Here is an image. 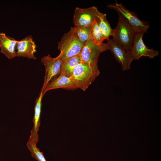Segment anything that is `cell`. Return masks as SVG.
I'll use <instances>...</instances> for the list:
<instances>
[{"label":"cell","mask_w":161,"mask_h":161,"mask_svg":"<svg viewBox=\"0 0 161 161\" xmlns=\"http://www.w3.org/2000/svg\"><path fill=\"white\" fill-rule=\"evenodd\" d=\"M100 73L98 66L81 62L75 68L70 78L77 88L85 91Z\"/></svg>","instance_id":"obj_1"},{"label":"cell","mask_w":161,"mask_h":161,"mask_svg":"<svg viewBox=\"0 0 161 161\" xmlns=\"http://www.w3.org/2000/svg\"><path fill=\"white\" fill-rule=\"evenodd\" d=\"M116 27L113 29L112 39L127 51L130 52L136 32L126 20L121 15Z\"/></svg>","instance_id":"obj_2"},{"label":"cell","mask_w":161,"mask_h":161,"mask_svg":"<svg viewBox=\"0 0 161 161\" xmlns=\"http://www.w3.org/2000/svg\"><path fill=\"white\" fill-rule=\"evenodd\" d=\"M84 44L80 41L69 30L63 36L58 43V49L60 53L57 57L63 61L80 54Z\"/></svg>","instance_id":"obj_3"},{"label":"cell","mask_w":161,"mask_h":161,"mask_svg":"<svg viewBox=\"0 0 161 161\" xmlns=\"http://www.w3.org/2000/svg\"><path fill=\"white\" fill-rule=\"evenodd\" d=\"M106 50V43H103L97 45L89 39L84 44L79 54L81 62L91 66H97L100 54Z\"/></svg>","instance_id":"obj_4"},{"label":"cell","mask_w":161,"mask_h":161,"mask_svg":"<svg viewBox=\"0 0 161 161\" xmlns=\"http://www.w3.org/2000/svg\"><path fill=\"white\" fill-rule=\"evenodd\" d=\"M108 8L116 10L122 16L128 21L134 29L136 33H145L149 27L148 21L140 20L136 13L128 10L121 4L117 1L114 4H109L107 5Z\"/></svg>","instance_id":"obj_5"},{"label":"cell","mask_w":161,"mask_h":161,"mask_svg":"<svg viewBox=\"0 0 161 161\" xmlns=\"http://www.w3.org/2000/svg\"><path fill=\"white\" fill-rule=\"evenodd\" d=\"M63 62L57 57H51L50 54L44 56L41 58V62L44 65L45 70L42 86L43 90L49 82L60 74Z\"/></svg>","instance_id":"obj_6"},{"label":"cell","mask_w":161,"mask_h":161,"mask_svg":"<svg viewBox=\"0 0 161 161\" xmlns=\"http://www.w3.org/2000/svg\"><path fill=\"white\" fill-rule=\"evenodd\" d=\"M99 12L97 8L94 6L86 8L76 7L73 18V23L75 26H91L96 21Z\"/></svg>","instance_id":"obj_7"},{"label":"cell","mask_w":161,"mask_h":161,"mask_svg":"<svg viewBox=\"0 0 161 161\" xmlns=\"http://www.w3.org/2000/svg\"><path fill=\"white\" fill-rule=\"evenodd\" d=\"M106 43L107 50L114 55L115 59L120 64L122 70L129 69L133 60L131 53L126 50L112 39L107 40Z\"/></svg>","instance_id":"obj_8"},{"label":"cell","mask_w":161,"mask_h":161,"mask_svg":"<svg viewBox=\"0 0 161 161\" xmlns=\"http://www.w3.org/2000/svg\"><path fill=\"white\" fill-rule=\"evenodd\" d=\"M144 33L139 32L135 34L131 51L133 60H138L142 56L153 58L158 55V51L149 49L145 45L143 39Z\"/></svg>","instance_id":"obj_9"},{"label":"cell","mask_w":161,"mask_h":161,"mask_svg":"<svg viewBox=\"0 0 161 161\" xmlns=\"http://www.w3.org/2000/svg\"><path fill=\"white\" fill-rule=\"evenodd\" d=\"M36 46L31 35L18 41L16 48V56L36 59L34 53L36 52Z\"/></svg>","instance_id":"obj_10"},{"label":"cell","mask_w":161,"mask_h":161,"mask_svg":"<svg viewBox=\"0 0 161 161\" xmlns=\"http://www.w3.org/2000/svg\"><path fill=\"white\" fill-rule=\"evenodd\" d=\"M43 89V88H42L39 95L35 101L34 114L32 120L33 126L31 131V134L28 141L36 145L38 140V132L40 124V118L41 107L42 104V100L44 95Z\"/></svg>","instance_id":"obj_11"},{"label":"cell","mask_w":161,"mask_h":161,"mask_svg":"<svg viewBox=\"0 0 161 161\" xmlns=\"http://www.w3.org/2000/svg\"><path fill=\"white\" fill-rule=\"evenodd\" d=\"M18 40L0 32V48L1 52L9 59L16 57V48Z\"/></svg>","instance_id":"obj_12"},{"label":"cell","mask_w":161,"mask_h":161,"mask_svg":"<svg viewBox=\"0 0 161 161\" xmlns=\"http://www.w3.org/2000/svg\"><path fill=\"white\" fill-rule=\"evenodd\" d=\"M58 88L69 90H74L77 89L70 77L61 73L59 76L49 83L43 90V94L44 95L49 90Z\"/></svg>","instance_id":"obj_13"},{"label":"cell","mask_w":161,"mask_h":161,"mask_svg":"<svg viewBox=\"0 0 161 161\" xmlns=\"http://www.w3.org/2000/svg\"><path fill=\"white\" fill-rule=\"evenodd\" d=\"M104 40H108L112 36L113 29L107 20L106 15L98 13L96 20Z\"/></svg>","instance_id":"obj_14"},{"label":"cell","mask_w":161,"mask_h":161,"mask_svg":"<svg viewBox=\"0 0 161 161\" xmlns=\"http://www.w3.org/2000/svg\"><path fill=\"white\" fill-rule=\"evenodd\" d=\"M81 62V61L79 54L67 59L63 62L61 73L70 77L75 68Z\"/></svg>","instance_id":"obj_15"},{"label":"cell","mask_w":161,"mask_h":161,"mask_svg":"<svg viewBox=\"0 0 161 161\" xmlns=\"http://www.w3.org/2000/svg\"><path fill=\"white\" fill-rule=\"evenodd\" d=\"M91 26L86 27L75 26L71 27L70 30L80 41L84 44L91 38Z\"/></svg>","instance_id":"obj_16"},{"label":"cell","mask_w":161,"mask_h":161,"mask_svg":"<svg viewBox=\"0 0 161 161\" xmlns=\"http://www.w3.org/2000/svg\"><path fill=\"white\" fill-rule=\"evenodd\" d=\"M91 38L97 45H101L104 40L96 21L91 26Z\"/></svg>","instance_id":"obj_17"},{"label":"cell","mask_w":161,"mask_h":161,"mask_svg":"<svg viewBox=\"0 0 161 161\" xmlns=\"http://www.w3.org/2000/svg\"><path fill=\"white\" fill-rule=\"evenodd\" d=\"M27 146L33 158L38 161H47L43 153L37 147L36 145L27 142Z\"/></svg>","instance_id":"obj_18"}]
</instances>
